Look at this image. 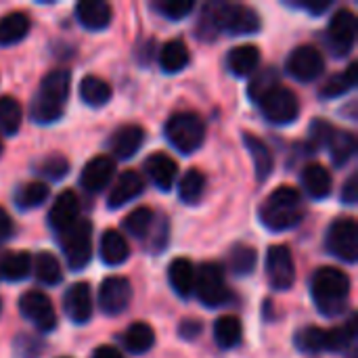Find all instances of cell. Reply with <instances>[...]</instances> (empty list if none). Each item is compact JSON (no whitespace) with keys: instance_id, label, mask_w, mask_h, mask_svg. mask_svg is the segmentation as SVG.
<instances>
[{"instance_id":"obj_1","label":"cell","mask_w":358,"mask_h":358,"mask_svg":"<svg viewBox=\"0 0 358 358\" xmlns=\"http://www.w3.org/2000/svg\"><path fill=\"white\" fill-rule=\"evenodd\" d=\"M260 27L262 21L254 8L235 2H214L203 8L199 31H203L201 38H206L208 31L210 38H214L216 31H224L229 36H250Z\"/></svg>"},{"instance_id":"obj_2","label":"cell","mask_w":358,"mask_h":358,"mask_svg":"<svg viewBox=\"0 0 358 358\" xmlns=\"http://www.w3.org/2000/svg\"><path fill=\"white\" fill-rule=\"evenodd\" d=\"M69 84H71V76L67 69L48 71L44 76V80L40 82V88L31 101V107H29L31 120L38 124L57 122L65 111V103L69 96Z\"/></svg>"},{"instance_id":"obj_3","label":"cell","mask_w":358,"mask_h":358,"mask_svg":"<svg viewBox=\"0 0 358 358\" xmlns=\"http://www.w3.org/2000/svg\"><path fill=\"white\" fill-rule=\"evenodd\" d=\"M310 292L321 315L338 317L346 310V302L350 296V277L334 266L319 268L313 275Z\"/></svg>"},{"instance_id":"obj_4","label":"cell","mask_w":358,"mask_h":358,"mask_svg":"<svg viewBox=\"0 0 358 358\" xmlns=\"http://www.w3.org/2000/svg\"><path fill=\"white\" fill-rule=\"evenodd\" d=\"M304 216L302 197L294 187H279L275 189L260 208V222L268 231H287L300 224Z\"/></svg>"},{"instance_id":"obj_5","label":"cell","mask_w":358,"mask_h":358,"mask_svg":"<svg viewBox=\"0 0 358 358\" xmlns=\"http://www.w3.org/2000/svg\"><path fill=\"white\" fill-rule=\"evenodd\" d=\"M166 138L182 155L195 153L206 141V124L197 113H174L166 124Z\"/></svg>"},{"instance_id":"obj_6","label":"cell","mask_w":358,"mask_h":358,"mask_svg":"<svg viewBox=\"0 0 358 358\" xmlns=\"http://www.w3.org/2000/svg\"><path fill=\"white\" fill-rule=\"evenodd\" d=\"M61 250L71 271H82L92 256V224L80 218L73 227L63 231L61 235Z\"/></svg>"},{"instance_id":"obj_7","label":"cell","mask_w":358,"mask_h":358,"mask_svg":"<svg viewBox=\"0 0 358 358\" xmlns=\"http://www.w3.org/2000/svg\"><path fill=\"white\" fill-rule=\"evenodd\" d=\"M193 294L201 300L208 308H218L222 304H229L231 292L224 283L222 268L214 262L201 264L199 271H195V289Z\"/></svg>"},{"instance_id":"obj_8","label":"cell","mask_w":358,"mask_h":358,"mask_svg":"<svg viewBox=\"0 0 358 358\" xmlns=\"http://www.w3.org/2000/svg\"><path fill=\"white\" fill-rule=\"evenodd\" d=\"M258 105H260L262 115H264L268 122L277 124V126H285V124L296 122V120H298V113H300L298 96H296L289 88L279 86V84H277L275 88H271V90L258 101Z\"/></svg>"},{"instance_id":"obj_9","label":"cell","mask_w":358,"mask_h":358,"mask_svg":"<svg viewBox=\"0 0 358 358\" xmlns=\"http://www.w3.org/2000/svg\"><path fill=\"white\" fill-rule=\"evenodd\" d=\"M327 250L342 262L358 260V227L352 218H338L327 231Z\"/></svg>"},{"instance_id":"obj_10","label":"cell","mask_w":358,"mask_h":358,"mask_svg":"<svg viewBox=\"0 0 358 358\" xmlns=\"http://www.w3.org/2000/svg\"><path fill=\"white\" fill-rule=\"evenodd\" d=\"M357 17L350 8L338 10L327 27V46L336 57H344L352 50L357 40Z\"/></svg>"},{"instance_id":"obj_11","label":"cell","mask_w":358,"mask_h":358,"mask_svg":"<svg viewBox=\"0 0 358 358\" xmlns=\"http://www.w3.org/2000/svg\"><path fill=\"white\" fill-rule=\"evenodd\" d=\"M266 277L273 289L285 292L296 283V264L287 245H273L266 254Z\"/></svg>"},{"instance_id":"obj_12","label":"cell","mask_w":358,"mask_h":358,"mask_svg":"<svg viewBox=\"0 0 358 358\" xmlns=\"http://www.w3.org/2000/svg\"><path fill=\"white\" fill-rule=\"evenodd\" d=\"M19 310L40 334H48L57 327L55 308H52L48 296H44L40 292H25L19 298Z\"/></svg>"},{"instance_id":"obj_13","label":"cell","mask_w":358,"mask_h":358,"mask_svg":"<svg viewBox=\"0 0 358 358\" xmlns=\"http://www.w3.org/2000/svg\"><path fill=\"white\" fill-rule=\"evenodd\" d=\"M287 71L298 82H315L325 69V59L315 46H298L287 57Z\"/></svg>"},{"instance_id":"obj_14","label":"cell","mask_w":358,"mask_h":358,"mask_svg":"<svg viewBox=\"0 0 358 358\" xmlns=\"http://www.w3.org/2000/svg\"><path fill=\"white\" fill-rule=\"evenodd\" d=\"M132 300V287L130 281L124 277H109L101 283L99 289V306L105 315L117 317L122 315Z\"/></svg>"},{"instance_id":"obj_15","label":"cell","mask_w":358,"mask_h":358,"mask_svg":"<svg viewBox=\"0 0 358 358\" xmlns=\"http://www.w3.org/2000/svg\"><path fill=\"white\" fill-rule=\"evenodd\" d=\"M63 310L69 317V321L76 323V325H84V323L90 321V317H92V296H90L88 283H84V281L73 283L65 292Z\"/></svg>"},{"instance_id":"obj_16","label":"cell","mask_w":358,"mask_h":358,"mask_svg":"<svg viewBox=\"0 0 358 358\" xmlns=\"http://www.w3.org/2000/svg\"><path fill=\"white\" fill-rule=\"evenodd\" d=\"M78 220H80V201L73 191H63L55 199V203L48 212V224L55 233L61 235L63 231L73 227Z\"/></svg>"},{"instance_id":"obj_17","label":"cell","mask_w":358,"mask_h":358,"mask_svg":"<svg viewBox=\"0 0 358 358\" xmlns=\"http://www.w3.org/2000/svg\"><path fill=\"white\" fill-rule=\"evenodd\" d=\"M143 191H145V182H143L141 174L134 172V170H126L124 174L117 176L115 185L111 187L109 197H107V206L111 210L124 208L126 203L136 199Z\"/></svg>"},{"instance_id":"obj_18","label":"cell","mask_w":358,"mask_h":358,"mask_svg":"<svg viewBox=\"0 0 358 358\" xmlns=\"http://www.w3.org/2000/svg\"><path fill=\"white\" fill-rule=\"evenodd\" d=\"M113 172H115V166L109 157L105 155H99L94 159H90L84 170H82V176H80V185L86 189V191H92V193H99L103 189H107V185L111 182L113 178Z\"/></svg>"},{"instance_id":"obj_19","label":"cell","mask_w":358,"mask_h":358,"mask_svg":"<svg viewBox=\"0 0 358 358\" xmlns=\"http://www.w3.org/2000/svg\"><path fill=\"white\" fill-rule=\"evenodd\" d=\"M143 143H145V130L141 126L128 124L113 132V136L109 138V149L115 157L130 159L143 147Z\"/></svg>"},{"instance_id":"obj_20","label":"cell","mask_w":358,"mask_h":358,"mask_svg":"<svg viewBox=\"0 0 358 358\" xmlns=\"http://www.w3.org/2000/svg\"><path fill=\"white\" fill-rule=\"evenodd\" d=\"M111 6L103 0H82L76 4V17L82 23V27L90 31L105 29L111 23Z\"/></svg>"},{"instance_id":"obj_21","label":"cell","mask_w":358,"mask_h":358,"mask_svg":"<svg viewBox=\"0 0 358 358\" xmlns=\"http://www.w3.org/2000/svg\"><path fill=\"white\" fill-rule=\"evenodd\" d=\"M145 170L149 174V178L153 180V185L162 191H170L174 187V180L178 176V166L176 162L166 155V153H153L147 157L145 162Z\"/></svg>"},{"instance_id":"obj_22","label":"cell","mask_w":358,"mask_h":358,"mask_svg":"<svg viewBox=\"0 0 358 358\" xmlns=\"http://www.w3.org/2000/svg\"><path fill=\"white\" fill-rule=\"evenodd\" d=\"M258 63H260V50H258V46H254V44L235 46V48H231L229 55H227V69H229L233 76H237V78L254 73L256 67H258Z\"/></svg>"},{"instance_id":"obj_23","label":"cell","mask_w":358,"mask_h":358,"mask_svg":"<svg viewBox=\"0 0 358 358\" xmlns=\"http://www.w3.org/2000/svg\"><path fill=\"white\" fill-rule=\"evenodd\" d=\"M302 185L313 199H325L331 195V174L321 164H308L302 170Z\"/></svg>"},{"instance_id":"obj_24","label":"cell","mask_w":358,"mask_h":358,"mask_svg":"<svg viewBox=\"0 0 358 358\" xmlns=\"http://www.w3.org/2000/svg\"><path fill=\"white\" fill-rule=\"evenodd\" d=\"M168 279H170L172 289L180 298H189L195 289V266L187 258H176L170 262Z\"/></svg>"},{"instance_id":"obj_25","label":"cell","mask_w":358,"mask_h":358,"mask_svg":"<svg viewBox=\"0 0 358 358\" xmlns=\"http://www.w3.org/2000/svg\"><path fill=\"white\" fill-rule=\"evenodd\" d=\"M31 21L25 13H8L0 17V46H13L29 34Z\"/></svg>"},{"instance_id":"obj_26","label":"cell","mask_w":358,"mask_h":358,"mask_svg":"<svg viewBox=\"0 0 358 358\" xmlns=\"http://www.w3.org/2000/svg\"><path fill=\"white\" fill-rule=\"evenodd\" d=\"M243 143H245V149L254 162V168H256V176L258 180H266L273 172V153L271 149L266 147V143L254 134H243Z\"/></svg>"},{"instance_id":"obj_27","label":"cell","mask_w":358,"mask_h":358,"mask_svg":"<svg viewBox=\"0 0 358 358\" xmlns=\"http://www.w3.org/2000/svg\"><path fill=\"white\" fill-rule=\"evenodd\" d=\"M130 256V248L124 235H120L117 231H105L103 239H101V258L105 264L109 266H117L124 264Z\"/></svg>"},{"instance_id":"obj_28","label":"cell","mask_w":358,"mask_h":358,"mask_svg":"<svg viewBox=\"0 0 358 358\" xmlns=\"http://www.w3.org/2000/svg\"><path fill=\"white\" fill-rule=\"evenodd\" d=\"M358 65L357 63H350L346 71L342 73H334L319 90V96L321 99H338L346 92H350L358 82Z\"/></svg>"},{"instance_id":"obj_29","label":"cell","mask_w":358,"mask_h":358,"mask_svg":"<svg viewBox=\"0 0 358 358\" xmlns=\"http://www.w3.org/2000/svg\"><path fill=\"white\" fill-rule=\"evenodd\" d=\"M189 63V48L182 40H170L159 50V65L166 73H178Z\"/></svg>"},{"instance_id":"obj_30","label":"cell","mask_w":358,"mask_h":358,"mask_svg":"<svg viewBox=\"0 0 358 358\" xmlns=\"http://www.w3.org/2000/svg\"><path fill=\"white\" fill-rule=\"evenodd\" d=\"M111 86L103 80V78H96V76H86L82 82H80V96L86 105L90 107H103L111 101Z\"/></svg>"},{"instance_id":"obj_31","label":"cell","mask_w":358,"mask_h":358,"mask_svg":"<svg viewBox=\"0 0 358 358\" xmlns=\"http://www.w3.org/2000/svg\"><path fill=\"white\" fill-rule=\"evenodd\" d=\"M155 344V331L147 323H132L124 334V346L132 355H145Z\"/></svg>"},{"instance_id":"obj_32","label":"cell","mask_w":358,"mask_h":358,"mask_svg":"<svg viewBox=\"0 0 358 358\" xmlns=\"http://www.w3.org/2000/svg\"><path fill=\"white\" fill-rule=\"evenodd\" d=\"M296 346L304 355H319V352H329V329L321 327H304L296 336Z\"/></svg>"},{"instance_id":"obj_33","label":"cell","mask_w":358,"mask_h":358,"mask_svg":"<svg viewBox=\"0 0 358 358\" xmlns=\"http://www.w3.org/2000/svg\"><path fill=\"white\" fill-rule=\"evenodd\" d=\"M31 271V256L25 252H10L0 258V277L6 281H21Z\"/></svg>"},{"instance_id":"obj_34","label":"cell","mask_w":358,"mask_h":358,"mask_svg":"<svg viewBox=\"0 0 358 358\" xmlns=\"http://www.w3.org/2000/svg\"><path fill=\"white\" fill-rule=\"evenodd\" d=\"M153 224H155L153 210H149V208H136V210H132L126 216V220H124L122 227H124V231L130 237H134V239H147L151 235V231H153Z\"/></svg>"},{"instance_id":"obj_35","label":"cell","mask_w":358,"mask_h":358,"mask_svg":"<svg viewBox=\"0 0 358 358\" xmlns=\"http://www.w3.org/2000/svg\"><path fill=\"white\" fill-rule=\"evenodd\" d=\"M214 340L218 344V348L222 350H231L241 342V323L237 317L227 315L220 317L214 325Z\"/></svg>"},{"instance_id":"obj_36","label":"cell","mask_w":358,"mask_h":358,"mask_svg":"<svg viewBox=\"0 0 358 358\" xmlns=\"http://www.w3.org/2000/svg\"><path fill=\"white\" fill-rule=\"evenodd\" d=\"M327 149H329V155H331V162L336 166H344L352 159L355 151H357V138L352 132H340L336 130L331 141L327 143Z\"/></svg>"},{"instance_id":"obj_37","label":"cell","mask_w":358,"mask_h":358,"mask_svg":"<svg viewBox=\"0 0 358 358\" xmlns=\"http://www.w3.org/2000/svg\"><path fill=\"white\" fill-rule=\"evenodd\" d=\"M34 273H36V279L42 283V285H57L61 283L63 279V273H61V264L59 260L50 254V252H40L31 264Z\"/></svg>"},{"instance_id":"obj_38","label":"cell","mask_w":358,"mask_h":358,"mask_svg":"<svg viewBox=\"0 0 358 358\" xmlns=\"http://www.w3.org/2000/svg\"><path fill=\"white\" fill-rule=\"evenodd\" d=\"M48 185L46 182H27L17 189L15 193V203L21 210H34L40 208L48 199Z\"/></svg>"},{"instance_id":"obj_39","label":"cell","mask_w":358,"mask_h":358,"mask_svg":"<svg viewBox=\"0 0 358 358\" xmlns=\"http://www.w3.org/2000/svg\"><path fill=\"white\" fill-rule=\"evenodd\" d=\"M23 120V111L13 96H0V134H17Z\"/></svg>"},{"instance_id":"obj_40","label":"cell","mask_w":358,"mask_h":358,"mask_svg":"<svg viewBox=\"0 0 358 358\" xmlns=\"http://www.w3.org/2000/svg\"><path fill=\"white\" fill-rule=\"evenodd\" d=\"M256 250L250 245H235L229 254V268L237 275V277H245L252 275L256 268Z\"/></svg>"},{"instance_id":"obj_41","label":"cell","mask_w":358,"mask_h":358,"mask_svg":"<svg viewBox=\"0 0 358 358\" xmlns=\"http://www.w3.org/2000/svg\"><path fill=\"white\" fill-rule=\"evenodd\" d=\"M206 189V176L199 170H189L178 182V197L185 203H197Z\"/></svg>"},{"instance_id":"obj_42","label":"cell","mask_w":358,"mask_h":358,"mask_svg":"<svg viewBox=\"0 0 358 358\" xmlns=\"http://www.w3.org/2000/svg\"><path fill=\"white\" fill-rule=\"evenodd\" d=\"M36 170L46 180H61L69 172V162L61 153H50V155H46V157H42L38 162V168Z\"/></svg>"},{"instance_id":"obj_43","label":"cell","mask_w":358,"mask_h":358,"mask_svg":"<svg viewBox=\"0 0 358 358\" xmlns=\"http://www.w3.org/2000/svg\"><path fill=\"white\" fill-rule=\"evenodd\" d=\"M153 8L170 21H180L195 8V2L193 0H157L153 2Z\"/></svg>"},{"instance_id":"obj_44","label":"cell","mask_w":358,"mask_h":358,"mask_svg":"<svg viewBox=\"0 0 358 358\" xmlns=\"http://www.w3.org/2000/svg\"><path fill=\"white\" fill-rule=\"evenodd\" d=\"M275 86H277V73L273 69H264L250 82V96L258 103Z\"/></svg>"},{"instance_id":"obj_45","label":"cell","mask_w":358,"mask_h":358,"mask_svg":"<svg viewBox=\"0 0 358 358\" xmlns=\"http://www.w3.org/2000/svg\"><path fill=\"white\" fill-rule=\"evenodd\" d=\"M336 128L325 122V120H315L310 124V130H308V141L313 145V149H321V147H327V143L331 141Z\"/></svg>"},{"instance_id":"obj_46","label":"cell","mask_w":358,"mask_h":358,"mask_svg":"<svg viewBox=\"0 0 358 358\" xmlns=\"http://www.w3.org/2000/svg\"><path fill=\"white\" fill-rule=\"evenodd\" d=\"M17 355L21 358H36L40 355V348H42V342L38 338H29V336H19L17 338Z\"/></svg>"},{"instance_id":"obj_47","label":"cell","mask_w":358,"mask_h":358,"mask_svg":"<svg viewBox=\"0 0 358 358\" xmlns=\"http://www.w3.org/2000/svg\"><path fill=\"white\" fill-rule=\"evenodd\" d=\"M201 323L199 321H195V319H185L182 323H180V327H178V334H180V338H185V340H197L199 336H201Z\"/></svg>"},{"instance_id":"obj_48","label":"cell","mask_w":358,"mask_h":358,"mask_svg":"<svg viewBox=\"0 0 358 358\" xmlns=\"http://www.w3.org/2000/svg\"><path fill=\"white\" fill-rule=\"evenodd\" d=\"M296 8H302V10H308L310 15H323L329 6H331V0H308V2H294Z\"/></svg>"},{"instance_id":"obj_49","label":"cell","mask_w":358,"mask_h":358,"mask_svg":"<svg viewBox=\"0 0 358 358\" xmlns=\"http://www.w3.org/2000/svg\"><path fill=\"white\" fill-rule=\"evenodd\" d=\"M357 174H352L348 180H346V185H344V189H342V201L344 203H348V206H355L358 201V185H357Z\"/></svg>"},{"instance_id":"obj_50","label":"cell","mask_w":358,"mask_h":358,"mask_svg":"<svg viewBox=\"0 0 358 358\" xmlns=\"http://www.w3.org/2000/svg\"><path fill=\"white\" fill-rule=\"evenodd\" d=\"M15 235V224H13V218L0 208V245L6 243L10 237Z\"/></svg>"},{"instance_id":"obj_51","label":"cell","mask_w":358,"mask_h":358,"mask_svg":"<svg viewBox=\"0 0 358 358\" xmlns=\"http://www.w3.org/2000/svg\"><path fill=\"white\" fill-rule=\"evenodd\" d=\"M92 358H124L115 348H111V346H101V348H96V352L92 355Z\"/></svg>"},{"instance_id":"obj_52","label":"cell","mask_w":358,"mask_h":358,"mask_svg":"<svg viewBox=\"0 0 358 358\" xmlns=\"http://www.w3.org/2000/svg\"><path fill=\"white\" fill-rule=\"evenodd\" d=\"M0 155H2V141H0Z\"/></svg>"},{"instance_id":"obj_53","label":"cell","mask_w":358,"mask_h":358,"mask_svg":"<svg viewBox=\"0 0 358 358\" xmlns=\"http://www.w3.org/2000/svg\"><path fill=\"white\" fill-rule=\"evenodd\" d=\"M0 313H2V302H0Z\"/></svg>"}]
</instances>
